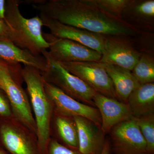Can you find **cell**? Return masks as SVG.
I'll use <instances>...</instances> for the list:
<instances>
[{
  "instance_id": "1",
  "label": "cell",
  "mask_w": 154,
  "mask_h": 154,
  "mask_svg": "<svg viewBox=\"0 0 154 154\" xmlns=\"http://www.w3.org/2000/svg\"><path fill=\"white\" fill-rule=\"evenodd\" d=\"M32 7L48 18L103 36L132 37L141 32L108 17L86 0L42 1Z\"/></svg>"
},
{
  "instance_id": "2",
  "label": "cell",
  "mask_w": 154,
  "mask_h": 154,
  "mask_svg": "<svg viewBox=\"0 0 154 154\" xmlns=\"http://www.w3.org/2000/svg\"><path fill=\"white\" fill-rule=\"evenodd\" d=\"M22 75L36 122L39 154H48L54 107L45 92V81L41 72L33 67L25 66Z\"/></svg>"
},
{
  "instance_id": "3",
  "label": "cell",
  "mask_w": 154,
  "mask_h": 154,
  "mask_svg": "<svg viewBox=\"0 0 154 154\" xmlns=\"http://www.w3.org/2000/svg\"><path fill=\"white\" fill-rule=\"evenodd\" d=\"M21 3L18 0L6 1L4 21L10 29L14 44L33 55L40 56L49 47L43 36V22L37 15L30 19L23 17L19 8Z\"/></svg>"
},
{
  "instance_id": "4",
  "label": "cell",
  "mask_w": 154,
  "mask_h": 154,
  "mask_svg": "<svg viewBox=\"0 0 154 154\" xmlns=\"http://www.w3.org/2000/svg\"><path fill=\"white\" fill-rule=\"evenodd\" d=\"M47 60V69L41 72L45 82L57 87L64 93L86 105L94 107L96 92L84 81L72 74L54 59L47 50L42 53Z\"/></svg>"
},
{
  "instance_id": "5",
  "label": "cell",
  "mask_w": 154,
  "mask_h": 154,
  "mask_svg": "<svg viewBox=\"0 0 154 154\" xmlns=\"http://www.w3.org/2000/svg\"><path fill=\"white\" fill-rule=\"evenodd\" d=\"M23 82L17 75L15 67H5L0 77V86L8 98L14 118L36 135L35 119L28 94L22 87Z\"/></svg>"
},
{
  "instance_id": "6",
  "label": "cell",
  "mask_w": 154,
  "mask_h": 154,
  "mask_svg": "<svg viewBox=\"0 0 154 154\" xmlns=\"http://www.w3.org/2000/svg\"><path fill=\"white\" fill-rule=\"evenodd\" d=\"M0 146L10 154H39L36 135L14 117L0 119Z\"/></svg>"
},
{
  "instance_id": "7",
  "label": "cell",
  "mask_w": 154,
  "mask_h": 154,
  "mask_svg": "<svg viewBox=\"0 0 154 154\" xmlns=\"http://www.w3.org/2000/svg\"><path fill=\"white\" fill-rule=\"evenodd\" d=\"M57 62L70 73L84 81L96 93L118 100L105 64L100 62Z\"/></svg>"
},
{
  "instance_id": "8",
  "label": "cell",
  "mask_w": 154,
  "mask_h": 154,
  "mask_svg": "<svg viewBox=\"0 0 154 154\" xmlns=\"http://www.w3.org/2000/svg\"><path fill=\"white\" fill-rule=\"evenodd\" d=\"M131 37L132 36H105L104 50L100 62L132 71L141 53L136 47Z\"/></svg>"
},
{
  "instance_id": "9",
  "label": "cell",
  "mask_w": 154,
  "mask_h": 154,
  "mask_svg": "<svg viewBox=\"0 0 154 154\" xmlns=\"http://www.w3.org/2000/svg\"><path fill=\"white\" fill-rule=\"evenodd\" d=\"M109 133L114 154H147L146 141L133 116L116 125Z\"/></svg>"
},
{
  "instance_id": "10",
  "label": "cell",
  "mask_w": 154,
  "mask_h": 154,
  "mask_svg": "<svg viewBox=\"0 0 154 154\" xmlns=\"http://www.w3.org/2000/svg\"><path fill=\"white\" fill-rule=\"evenodd\" d=\"M49 44L48 54L58 62H100L102 54L98 51L76 42L58 38L50 33H43Z\"/></svg>"
},
{
  "instance_id": "11",
  "label": "cell",
  "mask_w": 154,
  "mask_h": 154,
  "mask_svg": "<svg viewBox=\"0 0 154 154\" xmlns=\"http://www.w3.org/2000/svg\"><path fill=\"white\" fill-rule=\"evenodd\" d=\"M45 89L53 104L54 111L70 117H84L94 122L101 129V116L96 107L75 100L57 87L46 82L45 84Z\"/></svg>"
},
{
  "instance_id": "12",
  "label": "cell",
  "mask_w": 154,
  "mask_h": 154,
  "mask_svg": "<svg viewBox=\"0 0 154 154\" xmlns=\"http://www.w3.org/2000/svg\"><path fill=\"white\" fill-rule=\"evenodd\" d=\"M44 26L50 30L53 36L65 38L82 44L102 54L104 50L105 36L93 33L61 22L39 14Z\"/></svg>"
},
{
  "instance_id": "13",
  "label": "cell",
  "mask_w": 154,
  "mask_h": 154,
  "mask_svg": "<svg viewBox=\"0 0 154 154\" xmlns=\"http://www.w3.org/2000/svg\"><path fill=\"white\" fill-rule=\"evenodd\" d=\"M94 105L101 116V130L105 134L116 125L133 117L128 105L117 99L95 93Z\"/></svg>"
},
{
  "instance_id": "14",
  "label": "cell",
  "mask_w": 154,
  "mask_h": 154,
  "mask_svg": "<svg viewBox=\"0 0 154 154\" xmlns=\"http://www.w3.org/2000/svg\"><path fill=\"white\" fill-rule=\"evenodd\" d=\"M121 20L134 30L153 33L154 0H130L122 14Z\"/></svg>"
},
{
  "instance_id": "15",
  "label": "cell",
  "mask_w": 154,
  "mask_h": 154,
  "mask_svg": "<svg viewBox=\"0 0 154 154\" xmlns=\"http://www.w3.org/2000/svg\"><path fill=\"white\" fill-rule=\"evenodd\" d=\"M73 118L78 131L79 151L82 154H101L105 143V134L89 119L80 116Z\"/></svg>"
},
{
  "instance_id": "16",
  "label": "cell",
  "mask_w": 154,
  "mask_h": 154,
  "mask_svg": "<svg viewBox=\"0 0 154 154\" xmlns=\"http://www.w3.org/2000/svg\"><path fill=\"white\" fill-rule=\"evenodd\" d=\"M0 62L9 66L23 64L35 68L41 72L47 69V60L44 57L36 56L20 48L13 42L0 40Z\"/></svg>"
},
{
  "instance_id": "17",
  "label": "cell",
  "mask_w": 154,
  "mask_h": 154,
  "mask_svg": "<svg viewBox=\"0 0 154 154\" xmlns=\"http://www.w3.org/2000/svg\"><path fill=\"white\" fill-rule=\"evenodd\" d=\"M51 137L67 147L79 151L78 131L73 117L54 111Z\"/></svg>"
},
{
  "instance_id": "18",
  "label": "cell",
  "mask_w": 154,
  "mask_h": 154,
  "mask_svg": "<svg viewBox=\"0 0 154 154\" xmlns=\"http://www.w3.org/2000/svg\"><path fill=\"white\" fill-rule=\"evenodd\" d=\"M127 104L135 118L154 114V83L140 85L130 95Z\"/></svg>"
},
{
  "instance_id": "19",
  "label": "cell",
  "mask_w": 154,
  "mask_h": 154,
  "mask_svg": "<svg viewBox=\"0 0 154 154\" xmlns=\"http://www.w3.org/2000/svg\"><path fill=\"white\" fill-rule=\"evenodd\" d=\"M104 64L113 83L117 99L127 104L130 95L140 85L139 84L130 71L113 65Z\"/></svg>"
},
{
  "instance_id": "20",
  "label": "cell",
  "mask_w": 154,
  "mask_h": 154,
  "mask_svg": "<svg viewBox=\"0 0 154 154\" xmlns=\"http://www.w3.org/2000/svg\"><path fill=\"white\" fill-rule=\"evenodd\" d=\"M131 73L140 85L154 83V56L141 53Z\"/></svg>"
},
{
  "instance_id": "21",
  "label": "cell",
  "mask_w": 154,
  "mask_h": 154,
  "mask_svg": "<svg viewBox=\"0 0 154 154\" xmlns=\"http://www.w3.org/2000/svg\"><path fill=\"white\" fill-rule=\"evenodd\" d=\"M86 1L110 18L122 21V14L129 2L130 0H86Z\"/></svg>"
},
{
  "instance_id": "22",
  "label": "cell",
  "mask_w": 154,
  "mask_h": 154,
  "mask_svg": "<svg viewBox=\"0 0 154 154\" xmlns=\"http://www.w3.org/2000/svg\"><path fill=\"white\" fill-rule=\"evenodd\" d=\"M134 118L146 141L147 154H154V114Z\"/></svg>"
},
{
  "instance_id": "23",
  "label": "cell",
  "mask_w": 154,
  "mask_h": 154,
  "mask_svg": "<svg viewBox=\"0 0 154 154\" xmlns=\"http://www.w3.org/2000/svg\"><path fill=\"white\" fill-rule=\"evenodd\" d=\"M8 98L0 86V119L14 118Z\"/></svg>"
},
{
  "instance_id": "24",
  "label": "cell",
  "mask_w": 154,
  "mask_h": 154,
  "mask_svg": "<svg viewBox=\"0 0 154 154\" xmlns=\"http://www.w3.org/2000/svg\"><path fill=\"white\" fill-rule=\"evenodd\" d=\"M48 154H82L63 145L56 140L51 138L48 150Z\"/></svg>"
},
{
  "instance_id": "25",
  "label": "cell",
  "mask_w": 154,
  "mask_h": 154,
  "mask_svg": "<svg viewBox=\"0 0 154 154\" xmlns=\"http://www.w3.org/2000/svg\"><path fill=\"white\" fill-rule=\"evenodd\" d=\"M0 40L12 42L10 29L5 21L0 19Z\"/></svg>"
},
{
  "instance_id": "26",
  "label": "cell",
  "mask_w": 154,
  "mask_h": 154,
  "mask_svg": "<svg viewBox=\"0 0 154 154\" xmlns=\"http://www.w3.org/2000/svg\"><path fill=\"white\" fill-rule=\"evenodd\" d=\"M6 11V1L0 0V19L5 20Z\"/></svg>"
},
{
  "instance_id": "27",
  "label": "cell",
  "mask_w": 154,
  "mask_h": 154,
  "mask_svg": "<svg viewBox=\"0 0 154 154\" xmlns=\"http://www.w3.org/2000/svg\"><path fill=\"white\" fill-rule=\"evenodd\" d=\"M110 146L109 141L105 140V144L101 154H110Z\"/></svg>"
},
{
  "instance_id": "28",
  "label": "cell",
  "mask_w": 154,
  "mask_h": 154,
  "mask_svg": "<svg viewBox=\"0 0 154 154\" xmlns=\"http://www.w3.org/2000/svg\"><path fill=\"white\" fill-rule=\"evenodd\" d=\"M6 66H7L6 64L0 62V77H1V74H2L3 69H4L5 68V67Z\"/></svg>"
},
{
  "instance_id": "29",
  "label": "cell",
  "mask_w": 154,
  "mask_h": 154,
  "mask_svg": "<svg viewBox=\"0 0 154 154\" xmlns=\"http://www.w3.org/2000/svg\"><path fill=\"white\" fill-rule=\"evenodd\" d=\"M0 154H10L0 146Z\"/></svg>"
}]
</instances>
